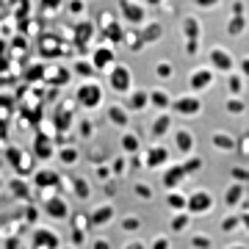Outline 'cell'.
<instances>
[{
    "label": "cell",
    "instance_id": "52",
    "mask_svg": "<svg viewBox=\"0 0 249 249\" xmlns=\"http://www.w3.org/2000/svg\"><path fill=\"white\" fill-rule=\"evenodd\" d=\"M235 178H238V180H249V169H247V172H241V169H235Z\"/></svg>",
    "mask_w": 249,
    "mask_h": 249
},
{
    "label": "cell",
    "instance_id": "2",
    "mask_svg": "<svg viewBox=\"0 0 249 249\" xmlns=\"http://www.w3.org/2000/svg\"><path fill=\"white\" fill-rule=\"evenodd\" d=\"M108 86L119 94H127V91L133 89V72L130 67H124V64H114L111 70H108Z\"/></svg>",
    "mask_w": 249,
    "mask_h": 249
},
{
    "label": "cell",
    "instance_id": "42",
    "mask_svg": "<svg viewBox=\"0 0 249 249\" xmlns=\"http://www.w3.org/2000/svg\"><path fill=\"white\" fill-rule=\"evenodd\" d=\"M150 247H155V249H166V247H169V241L163 238V235H155V241H152Z\"/></svg>",
    "mask_w": 249,
    "mask_h": 249
},
{
    "label": "cell",
    "instance_id": "24",
    "mask_svg": "<svg viewBox=\"0 0 249 249\" xmlns=\"http://www.w3.org/2000/svg\"><path fill=\"white\" fill-rule=\"evenodd\" d=\"M166 205H169L172 211H186L188 208V196L178 188H169V194H166Z\"/></svg>",
    "mask_w": 249,
    "mask_h": 249
},
{
    "label": "cell",
    "instance_id": "13",
    "mask_svg": "<svg viewBox=\"0 0 249 249\" xmlns=\"http://www.w3.org/2000/svg\"><path fill=\"white\" fill-rule=\"evenodd\" d=\"M86 219H89V227H106V224L114 219V205H111V202L97 205V208L86 216Z\"/></svg>",
    "mask_w": 249,
    "mask_h": 249
},
{
    "label": "cell",
    "instance_id": "4",
    "mask_svg": "<svg viewBox=\"0 0 249 249\" xmlns=\"http://www.w3.org/2000/svg\"><path fill=\"white\" fill-rule=\"evenodd\" d=\"M208 58H211V67H213L216 72H227V75H230L232 67H235L232 53H230V50H224V47H211Z\"/></svg>",
    "mask_w": 249,
    "mask_h": 249
},
{
    "label": "cell",
    "instance_id": "26",
    "mask_svg": "<svg viewBox=\"0 0 249 249\" xmlns=\"http://www.w3.org/2000/svg\"><path fill=\"white\" fill-rule=\"evenodd\" d=\"M211 142H213L216 150H235V139L227 133H213L211 136Z\"/></svg>",
    "mask_w": 249,
    "mask_h": 249
},
{
    "label": "cell",
    "instance_id": "9",
    "mask_svg": "<svg viewBox=\"0 0 249 249\" xmlns=\"http://www.w3.org/2000/svg\"><path fill=\"white\" fill-rule=\"evenodd\" d=\"M211 208H213V196L208 194L205 188H202V191H194V194L188 196V211H191L194 216H199V213H208Z\"/></svg>",
    "mask_w": 249,
    "mask_h": 249
},
{
    "label": "cell",
    "instance_id": "7",
    "mask_svg": "<svg viewBox=\"0 0 249 249\" xmlns=\"http://www.w3.org/2000/svg\"><path fill=\"white\" fill-rule=\"evenodd\" d=\"M172 108H175L180 116H196V114H202V100L186 94V97L172 100Z\"/></svg>",
    "mask_w": 249,
    "mask_h": 249
},
{
    "label": "cell",
    "instance_id": "55",
    "mask_svg": "<svg viewBox=\"0 0 249 249\" xmlns=\"http://www.w3.org/2000/svg\"><path fill=\"white\" fill-rule=\"evenodd\" d=\"M0 188H3V178H0Z\"/></svg>",
    "mask_w": 249,
    "mask_h": 249
},
{
    "label": "cell",
    "instance_id": "54",
    "mask_svg": "<svg viewBox=\"0 0 249 249\" xmlns=\"http://www.w3.org/2000/svg\"><path fill=\"white\" fill-rule=\"evenodd\" d=\"M144 3H147V6H160L163 0H144Z\"/></svg>",
    "mask_w": 249,
    "mask_h": 249
},
{
    "label": "cell",
    "instance_id": "19",
    "mask_svg": "<svg viewBox=\"0 0 249 249\" xmlns=\"http://www.w3.org/2000/svg\"><path fill=\"white\" fill-rule=\"evenodd\" d=\"M169 127H172V116L163 111L160 116H155L152 119V124H150V136L152 139H160V136H166L169 133Z\"/></svg>",
    "mask_w": 249,
    "mask_h": 249
},
{
    "label": "cell",
    "instance_id": "3",
    "mask_svg": "<svg viewBox=\"0 0 249 249\" xmlns=\"http://www.w3.org/2000/svg\"><path fill=\"white\" fill-rule=\"evenodd\" d=\"M6 158H9V163L14 166V172H17L19 178L34 175V160H31V155H25L22 150H17V147H9V150H6Z\"/></svg>",
    "mask_w": 249,
    "mask_h": 249
},
{
    "label": "cell",
    "instance_id": "33",
    "mask_svg": "<svg viewBox=\"0 0 249 249\" xmlns=\"http://www.w3.org/2000/svg\"><path fill=\"white\" fill-rule=\"evenodd\" d=\"M75 72H78L80 78H94L97 67H94V61H78L75 64Z\"/></svg>",
    "mask_w": 249,
    "mask_h": 249
},
{
    "label": "cell",
    "instance_id": "28",
    "mask_svg": "<svg viewBox=\"0 0 249 249\" xmlns=\"http://www.w3.org/2000/svg\"><path fill=\"white\" fill-rule=\"evenodd\" d=\"M241 199H244V186H241V183H232V186L227 188V194H224V202L227 205H238Z\"/></svg>",
    "mask_w": 249,
    "mask_h": 249
},
{
    "label": "cell",
    "instance_id": "41",
    "mask_svg": "<svg viewBox=\"0 0 249 249\" xmlns=\"http://www.w3.org/2000/svg\"><path fill=\"white\" fill-rule=\"evenodd\" d=\"M158 75H160V78H169V75H172V64L169 61H160L158 64Z\"/></svg>",
    "mask_w": 249,
    "mask_h": 249
},
{
    "label": "cell",
    "instance_id": "15",
    "mask_svg": "<svg viewBox=\"0 0 249 249\" xmlns=\"http://www.w3.org/2000/svg\"><path fill=\"white\" fill-rule=\"evenodd\" d=\"M34 186L36 188H58L61 186V178H58V172H53V169H36L34 172Z\"/></svg>",
    "mask_w": 249,
    "mask_h": 249
},
{
    "label": "cell",
    "instance_id": "10",
    "mask_svg": "<svg viewBox=\"0 0 249 249\" xmlns=\"http://www.w3.org/2000/svg\"><path fill=\"white\" fill-rule=\"evenodd\" d=\"M244 31H247L244 3H241V0H235V3H232V17H230V22H227V34H230V36H241Z\"/></svg>",
    "mask_w": 249,
    "mask_h": 249
},
{
    "label": "cell",
    "instance_id": "44",
    "mask_svg": "<svg viewBox=\"0 0 249 249\" xmlns=\"http://www.w3.org/2000/svg\"><path fill=\"white\" fill-rule=\"evenodd\" d=\"M111 169H114V175H124V158H116Z\"/></svg>",
    "mask_w": 249,
    "mask_h": 249
},
{
    "label": "cell",
    "instance_id": "20",
    "mask_svg": "<svg viewBox=\"0 0 249 249\" xmlns=\"http://www.w3.org/2000/svg\"><path fill=\"white\" fill-rule=\"evenodd\" d=\"M119 144H122V152H124V155H136V152L142 150V139H139L136 133H130V130H124V133H122Z\"/></svg>",
    "mask_w": 249,
    "mask_h": 249
},
{
    "label": "cell",
    "instance_id": "36",
    "mask_svg": "<svg viewBox=\"0 0 249 249\" xmlns=\"http://www.w3.org/2000/svg\"><path fill=\"white\" fill-rule=\"evenodd\" d=\"M158 36H160V25H158V22H150V25L144 28L142 39H144V42H155V39H158Z\"/></svg>",
    "mask_w": 249,
    "mask_h": 249
},
{
    "label": "cell",
    "instance_id": "48",
    "mask_svg": "<svg viewBox=\"0 0 249 249\" xmlns=\"http://www.w3.org/2000/svg\"><path fill=\"white\" fill-rule=\"evenodd\" d=\"M111 172H114L111 166H100V169H97V175H100V180H108V178H111Z\"/></svg>",
    "mask_w": 249,
    "mask_h": 249
},
{
    "label": "cell",
    "instance_id": "16",
    "mask_svg": "<svg viewBox=\"0 0 249 249\" xmlns=\"http://www.w3.org/2000/svg\"><path fill=\"white\" fill-rule=\"evenodd\" d=\"M91 61L97 70H111L114 67V47L111 45H100L94 53H91Z\"/></svg>",
    "mask_w": 249,
    "mask_h": 249
},
{
    "label": "cell",
    "instance_id": "30",
    "mask_svg": "<svg viewBox=\"0 0 249 249\" xmlns=\"http://www.w3.org/2000/svg\"><path fill=\"white\" fill-rule=\"evenodd\" d=\"M70 183H72V188H75V194H78L80 199H89L91 191H89V183H86V180H83V178H75V175H72Z\"/></svg>",
    "mask_w": 249,
    "mask_h": 249
},
{
    "label": "cell",
    "instance_id": "50",
    "mask_svg": "<svg viewBox=\"0 0 249 249\" xmlns=\"http://www.w3.org/2000/svg\"><path fill=\"white\" fill-rule=\"evenodd\" d=\"M196 6H202V9H211V6H216L219 0H194Z\"/></svg>",
    "mask_w": 249,
    "mask_h": 249
},
{
    "label": "cell",
    "instance_id": "17",
    "mask_svg": "<svg viewBox=\"0 0 249 249\" xmlns=\"http://www.w3.org/2000/svg\"><path fill=\"white\" fill-rule=\"evenodd\" d=\"M124 106L130 108V111H144V108L150 106V91H147V89H130V91H127Z\"/></svg>",
    "mask_w": 249,
    "mask_h": 249
},
{
    "label": "cell",
    "instance_id": "34",
    "mask_svg": "<svg viewBox=\"0 0 249 249\" xmlns=\"http://www.w3.org/2000/svg\"><path fill=\"white\" fill-rule=\"evenodd\" d=\"M122 230L124 232H136L139 230V227H142V219H139V216H122Z\"/></svg>",
    "mask_w": 249,
    "mask_h": 249
},
{
    "label": "cell",
    "instance_id": "43",
    "mask_svg": "<svg viewBox=\"0 0 249 249\" xmlns=\"http://www.w3.org/2000/svg\"><path fill=\"white\" fill-rule=\"evenodd\" d=\"M199 166H202V160H199V158H191V160H188V163H186L188 175H194V169H199Z\"/></svg>",
    "mask_w": 249,
    "mask_h": 249
},
{
    "label": "cell",
    "instance_id": "1",
    "mask_svg": "<svg viewBox=\"0 0 249 249\" xmlns=\"http://www.w3.org/2000/svg\"><path fill=\"white\" fill-rule=\"evenodd\" d=\"M103 97H106V91H103V86H100L94 78H86V80L78 86V91H75L78 106L86 108V111H94V108H100V106H103Z\"/></svg>",
    "mask_w": 249,
    "mask_h": 249
},
{
    "label": "cell",
    "instance_id": "21",
    "mask_svg": "<svg viewBox=\"0 0 249 249\" xmlns=\"http://www.w3.org/2000/svg\"><path fill=\"white\" fill-rule=\"evenodd\" d=\"M166 160H169V150H163V147H152V150H147V158H144V163H147L150 169H155V166L166 163Z\"/></svg>",
    "mask_w": 249,
    "mask_h": 249
},
{
    "label": "cell",
    "instance_id": "18",
    "mask_svg": "<svg viewBox=\"0 0 249 249\" xmlns=\"http://www.w3.org/2000/svg\"><path fill=\"white\" fill-rule=\"evenodd\" d=\"M175 147L188 155V152L194 150V133H191L188 127H178V130H175Z\"/></svg>",
    "mask_w": 249,
    "mask_h": 249
},
{
    "label": "cell",
    "instance_id": "14",
    "mask_svg": "<svg viewBox=\"0 0 249 249\" xmlns=\"http://www.w3.org/2000/svg\"><path fill=\"white\" fill-rule=\"evenodd\" d=\"M108 122L116 124V127H127V124H130V108L124 106V103L108 106Z\"/></svg>",
    "mask_w": 249,
    "mask_h": 249
},
{
    "label": "cell",
    "instance_id": "8",
    "mask_svg": "<svg viewBox=\"0 0 249 249\" xmlns=\"http://www.w3.org/2000/svg\"><path fill=\"white\" fill-rule=\"evenodd\" d=\"M119 11H122V17L127 22H133V25H142L144 19H147V11H144L142 3H133V0H119Z\"/></svg>",
    "mask_w": 249,
    "mask_h": 249
},
{
    "label": "cell",
    "instance_id": "39",
    "mask_svg": "<svg viewBox=\"0 0 249 249\" xmlns=\"http://www.w3.org/2000/svg\"><path fill=\"white\" fill-rule=\"evenodd\" d=\"M241 224V216H230V219H222V230H232Z\"/></svg>",
    "mask_w": 249,
    "mask_h": 249
},
{
    "label": "cell",
    "instance_id": "12",
    "mask_svg": "<svg viewBox=\"0 0 249 249\" xmlns=\"http://www.w3.org/2000/svg\"><path fill=\"white\" fill-rule=\"evenodd\" d=\"M31 247H61V238L55 230H47V227H36L34 238H31Z\"/></svg>",
    "mask_w": 249,
    "mask_h": 249
},
{
    "label": "cell",
    "instance_id": "45",
    "mask_svg": "<svg viewBox=\"0 0 249 249\" xmlns=\"http://www.w3.org/2000/svg\"><path fill=\"white\" fill-rule=\"evenodd\" d=\"M238 152L241 155H249V136H244V139L238 142Z\"/></svg>",
    "mask_w": 249,
    "mask_h": 249
},
{
    "label": "cell",
    "instance_id": "47",
    "mask_svg": "<svg viewBox=\"0 0 249 249\" xmlns=\"http://www.w3.org/2000/svg\"><path fill=\"white\" fill-rule=\"evenodd\" d=\"M83 3H86V0H70V11L80 14V11H83Z\"/></svg>",
    "mask_w": 249,
    "mask_h": 249
},
{
    "label": "cell",
    "instance_id": "31",
    "mask_svg": "<svg viewBox=\"0 0 249 249\" xmlns=\"http://www.w3.org/2000/svg\"><path fill=\"white\" fill-rule=\"evenodd\" d=\"M224 108H227V114H232V116H238V114L247 111V106H244V100H241L238 94H232V97L224 103Z\"/></svg>",
    "mask_w": 249,
    "mask_h": 249
},
{
    "label": "cell",
    "instance_id": "6",
    "mask_svg": "<svg viewBox=\"0 0 249 249\" xmlns=\"http://www.w3.org/2000/svg\"><path fill=\"white\" fill-rule=\"evenodd\" d=\"M188 86L194 91H205L213 86V67H196L191 75H188Z\"/></svg>",
    "mask_w": 249,
    "mask_h": 249
},
{
    "label": "cell",
    "instance_id": "51",
    "mask_svg": "<svg viewBox=\"0 0 249 249\" xmlns=\"http://www.w3.org/2000/svg\"><path fill=\"white\" fill-rule=\"evenodd\" d=\"M91 247H97V249H108L111 244H108V241H91Z\"/></svg>",
    "mask_w": 249,
    "mask_h": 249
},
{
    "label": "cell",
    "instance_id": "29",
    "mask_svg": "<svg viewBox=\"0 0 249 249\" xmlns=\"http://www.w3.org/2000/svg\"><path fill=\"white\" fill-rule=\"evenodd\" d=\"M78 158H80V152L75 150V147H61V150H58V160H61V163H67V166L78 163Z\"/></svg>",
    "mask_w": 249,
    "mask_h": 249
},
{
    "label": "cell",
    "instance_id": "25",
    "mask_svg": "<svg viewBox=\"0 0 249 249\" xmlns=\"http://www.w3.org/2000/svg\"><path fill=\"white\" fill-rule=\"evenodd\" d=\"M191 211H175V216H172V222H169V227H172V232H183V230H188V224H191Z\"/></svg>",
    "mask_w": 249,
    "mask_h": 249
},
{
    "label": "cell",
    "instance_id": "53",
    "mask_svg": "<svg viewBox=\"0 0 249 249\" xmlns=\"http://www.w3.org/2000/svg\"><path fill=\"white\" fill-rule=\"evenodd\" d=\"M241 224H244V227L249 230V213H241Z\"/></svg>",
    "mask_w": 249,
    "mask_h": 249
},
{
    "label": "cell",
    "instance_id": "11",
    "mask_svg": "<svg viewBox=\"0 0 249 249\" xmlns=\"http://www.w3.org/2000/svg\"><path fill=\"white\" fill-rule=\"evenodd\" d=\"M183 34H186V39H188V53H194L196 42H199V36H202V22L196 17H186L183 19Z\"/></svg>",
    "mask_w": 249,
    "mask_h": 249
},
{
    "label": "cell",
    "instance_id": "38",
    "mask_svg": "<svg viewBox=\"0 0 249 249\" xmlns=\"http://www.w3.org/2000/svg\"><path fill=\"white\" fill-rule=\"evenodd\" d=\"M78 127H80V136H83V139H89V136L94 133V124H91L89 119H83V122H80Z\"/></svg>",
    "mask_w": 249,
    "mask_h": 249
},
{
    "label": "cell",
    "instance_id": "49",
    "mask_svg": "<svg viewBox=\"0 0 249 249\" xmlns=\"http://www.w3.org/2000/svg\"><path fill=\"white\" fill-rule=\"evenodd\" d=\"M238 67H241V72H244V75L249 78V55H244V58H241V61H238Z\"/></svg>",
    "mask_w": 249,
    "mask_h": 249
},
{
    "label": "cell",
    "instance_id": "35",
    "mask_svg": "<svg viewBox=\"0 0 249 249\" xmlns=\"http://www.w3.org/2000/svg\"><path fill=\"white\" fill-rule=\"evenodd\" d=\"M9 188L14 191V196H19V199H28V186H25V183H19V175L9 183Z\"/></svg>",
    "mask_w": 249,
    "mask_h": 249
},
{
    "label": "cell",
    "instance_id": "40",
    "mask_svg": "<svg viewBox=\"0 0 249 249\" xmlns=\"http://www.w3.org/2000/svg\"><path fill=\"white\" fill-rule=\"evenodd\" d=\"M191 247H211V238L208 235H194L191 238Z\"/></svg>",
    "mask_w": 249,
    "mask_h": 249
},
{
    "label": "cell",
    "instance_id": "23",
    "mask_svg": "<svg viewBox=\"0 0 249 249\" xmlns=\"http://www.w3.org/2000/svg\"><path fill=\"white\" fill-rule=\"evenodd\" d=\"M150 106H155L158 111H166V108H172V97L166 89H152L150 91Z\"/></svg>",
    "mask_w": 249,
    "mask_h": 249
},
{
    "label": "cell",
    "instance_id": "5",
    "mask_svg": "<svg viewBox=\"0 0 249 249\" xmlns=\"http://www.w3.org/2000/svg\"><path fill=\"white\" fill-rule=\"evenodd\" d=\"M42 211H45V216H50V219H67V216H70V205H67L64 196L53 194L42 202Z\"/></svg>",
    "mask_w": 249,
    "mask_h": 249
},
{
    "label": "cell",
    "instance_id": "32",
    "mask_svg": "<svg viewBox=\"0 0 249 249\" xmlns=\"http://www.w3.org/2000/svg\"><path fill=\"white\" fill-rule=\"evenodd\" d=\"M227 89H230V94H241V91H244V75L230 72V78H227Z\"/></svg>",
    "mask_w": 249,
    "mask_h": 249
},
{
    "label": "cell",
    "instance_id": "27",
    "mask_svg": "<svg viewBox=\"0 0 249 249\" xmlns=\"http://www.w3.org/2000/svg\"><path fill=\"white\" fill-rule=\"evenodd\" d=\"M34 147H36V150H34V155H36V158H42V160H45V158H50V155H53V144H50V142H47V139H42V136H39V139H36V144H34Z\"/></svg>",
    "mask_w": 249,
    "mask_h": 249
},
{
    "label": "cell",
    "instance_id": "46",
    "mask_svg": "<svg viewBox=\"0 0 249 249\" xmlns=\"http://www.w3.org/2000/svg\"><path fill=\"white\" fill-rule=\"evenodd\" d=\"M25 216H28V222H36V219H39V211H36L34 205H28V208H25Z\"/></svg>",
    "mask_w": 249,
    "mask_h": 249
},
{
    "label": "cell",
    "instance_id": "37",
    "mask_svg": "<svg viewBox=\"0 0 249 249\" xmlns=\"http://www.w3.org/2000/svg\"><path fill=\"white\" fill-rule=\"evenodd\" d=\"M136 194L142 196V199H152V188L147 183H136Z\"/></svg>",
    "mask_w": 249,
    "mask_h": 249
},
{
    "label": "cell",
    "instance_id": "22",
    "mask_svg": "<svg viewBox=\"0 0 249 249\" xmlns=\"http://www.w3.org/2000/svg\"><path fill=\"white\" fill-rule=\"evenodd\" d=\"M186 175H188L186 163H180V166H169V169H166V175H163V186L175 188V186H178V180H183Z\"/></svg>",
    "mask_w": 249,
    "mask_h": 249
}]
</instances>
